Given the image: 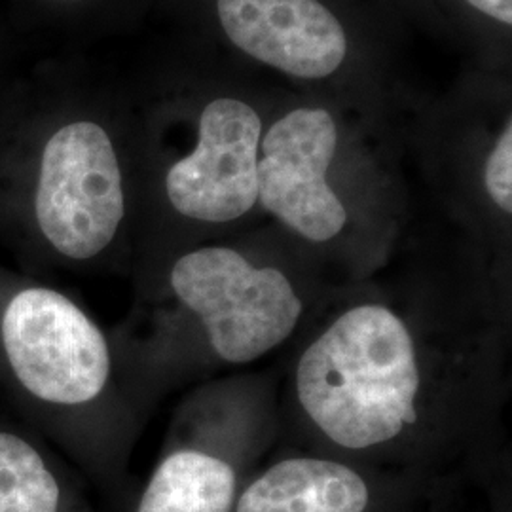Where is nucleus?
<instances>
[{
	"instance_id": "obj_1",
	"label": "nucleus",
	"mask_w": 512,
	"mask_h": 512,
	"mask_svg": "<svg viewBox=\"0 0 512 512\" xmlns=\"http://www.w3.org/2000/svg\"><path fill=\"white\" fill-rule=\"evenodd\" d=\"M423 389L416 334L382 302L340 311L294 370L300 410L323 439L349 454H376L414 431Z\"/></svg>"
},
{
	"instance_id": "obj_2",
	"label": "nucleus",
	"mask_w": 512,
	"mask_h": 512,
	"mask_svg": "<svg viewBox=\"0 0 512 512\" xmlns=\"http://www.w3.org/2000/svg\"><path fill=\"white\" fill-rule=\"evenodd\" d=\"M171 289L202 323L220 361L249 365L293 336L304 302L293 281L272 266H255L232 247H202L181 256Z\"/></svg>"
},
{
	"instance_id": "obj_3",
	"label": "nucleus",
	"mask_w": 512,
	"mask_h": 512,
	"mask_svg": "<svg viewBox=\"0 0 512 512\" xmlns=\"http://www.w3.org/2000/svg\"><path fill=\"white\" fill-rule=\"evenodd\" d=\"M122 171L107 131L93 122L59 129L42 154L38 226L61 255L88 260L107 249L124 219Z\"/></svg>"
},
{
	"instance_id": "obj_4",
	"label": "nucleus",
	"mask_w": 512,
	"mask_h": 512,
	"mask_svg": "<svg viewBox=\"0 0 512 512\" xmlns=\"http://www.w3.org/2000/svg\"><path fill=\"white\" fill-rule=\"evenodd\" d=\"M2 342L23 387L54 404L90 403L110 376L109 344L92 319L52 289L16 294L2 317Z\"/></svg>"
},
{
	"instance_id": "obj_5",
	"label": "nucleus",
	"mask_w": 512,
	"mask_h": 512,
	"mask_svg": "<svg viewBox=\"0 0 512 512\" xmlns=\"http://www.w3.org/2000/svg\"><path fill=\"white\" fill-rule=\"evenodd\" d=\"M338 148L336 122L325 109H296L260 141L258 202L311 243L336 238L348 211L327 181Z\"/></svg>"
},
{
	"instance_id": "obj_6",
	"label": "nucleus",
	"mask_w": 512,
	"mask_h": 512,
	"mask_svg": "<svg viewBox=\"0 0 512 512\" xmlns=\"http://www.w3.org/2000/svg\"><path fill=\"white\" fill-rule=\"evenodd\" d=\"M260 137L262 122L251 105L238 99L209 103L194 152L167 171L171 205L183 217L211 224L247 215L258 202Z\"/></svg>"
},
{
	"instance_id": "obj_7",
	"label": "nucleus",
	"mask_w": 512,
	"mask_h": 512,
	"mask_svg": "<svg viewBox=\"0 0 512 512\" xmlns=\"http://www.w3.org/2000/svg\"><path fill=\"white\" fill-rule=\"evenodd\" d=\"M239 50L296 78H325L348 52L342 23L319 0H217Z\"/></svg>"
},
{
	"instance_id": "obj_8",
	"label": "nucleus",
	"mask_w": 512,
	"mask_h": 512,
	"mask_svg": "<svg viewBox=\"0 0 512 512\" xmlns=\"http://www.w3.org/2000/svg\"><path fill=\"white\" fill-rule=\"evenodd\" d=\"M374 488L359 469L329 458L281 459L251 480L234 512H372Z\"/></svg>"
},
{
	"instance_id": "obj_9",
	"label": "nucleus",
	"mask_w": 512,
	"mask_h": 512,
	"mask_svg": "<svg viewBox=\"0 0 512 512\" xmlns=\"http://www.w3.org/2000/svg\"><path fill=\"white\" fill-rule=\"evenodd\" d=\"M238 475L226 459L184 448L158 465L137 512H234Z\"/></svg>"
},
{
	"instance_id": "obj_10",
	"label": "nucleus",
	"mask_w": 512,
	"mask_h": 512,
	"mask_svg": "<svg viewBox=\"0 0 512 512\" xmlns=\"http://www.w3.org/2000/svg\"><path fill=\"white\" fill-rule=\"evenodd\" d=\"M59 486L37 450L0 433V512H57Z\"/></svg>"
},
{
	"instance_id": "obj_11",
	"label": "nucleus",
	"mask_w": 512,
	"mask_h": 512,
	"mask_svg": "<svg viewBox=\"0 0 512 512\" xmlns=\"http://www.w3.org/2000/svg\"><path fill=\"white\" fill-rule=\"evenodd\" d=\"M484 183L492 202L507 215L512 213V122L499 135L484 171Z\"/></svg>"
},
{
	"instance_id": "obj_12",
	"label": "nucleus",
	"mask_w": 512,
	"mask_h": 512,
	"mask_svg": "<svg viewBox=\"0 0 512 512\" xmlns=\"http://www.w3.org/2000/svg\"><path fill=\"white\" fill-rule=\"evenodd\" d=\"M482 14L497 19L505 25H512V0H467Z\"/></svg>"
}]
</instances>
